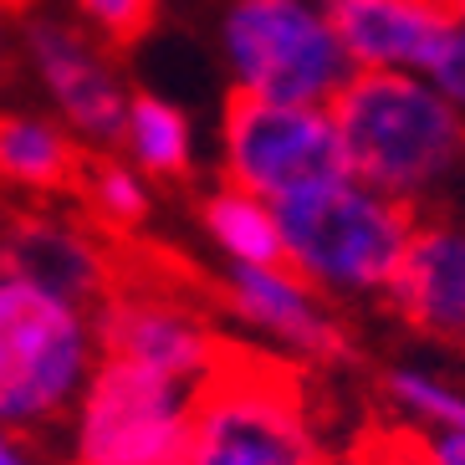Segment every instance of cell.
Returning <instances> with one entry per match:
<instances>
[{
	"instance_id": "ffe728a7",
	"label": "cell",
	"mask_w": 465,
	"mask_h": 465,
	"mask_svg": "<svg viewBox=\"0 0 465 465\" xmlns=\"http://www.w3.org/2000/svg\"><path fill=\"white\" fill-rule=\"evenodd\" d=\"M424 460L430 465H465V430H435V435H424Z\"/></svg>"
},
{
	"instance_id": "cb8c5ba5",
	"label": "cell",
	"mask_w": 465,
	"mask_h": 465,
	"mask_svg": "<svg viewBox=\"0 0 465 465\" xmlns=\"http://www.w3.org/2000/svg\"><path fill=\"white\" fill-rule=\"evenodd\" d=\"M0 465H21V455H15L11 445H5V440H0Z\"/></svg>"
},
{
	"instance_id": "5b68a950",
	"label": "cell",
	"mask_w": 465,
	"mask_h": 465,
	"mask_svg": "<svg viewBox=\"0 0 465 465\" xmlns=\"http://www.w3.org/2000/svg\"><path fill=\"white\" fill-rule=\"evenodd\" d=\"M225 169L235 190H246L261 205H282L348 179V159L328 108L266 103L241 87H231L225 97Z\"/></svg>"
},
{
	"instance_id": "7c38bea8",
	"label": "cell",
	"mask_w": 465,
	"mask_h": 465,
	"mask_svg": "<svg viewBox=\"0 0 465 465\" xmlns=\"http://www.w3.org/2000/svg\"><path fill=\"white\" fill-rule=\"evenodd\" d=\"M87 159L93 153H83L62 128L0 113V174L15 179V184L77 194L83 190V174H87Z\"/></svg>"
},
{
	"instance_id": "5bb4252c",
	"label": "cell",
	"mask_w": 465,
	"mask_h": 465,
	"mask_svg": "<svg viewBox=\"0 0 465 465\" xmlns=\"http://www.w3.org/2000/svg\"><path fill=\"white\" fill-rule=\"evenodd\" d=\"M124 138H128V149H134V159L149 169V174H159V179L190 174V124H184L179 108H169L164 97L138 93L134 103H128Z\"/></svg>"
},
{
	"instance_id": "603a6c76",
	"label": "cell",
	"mask_w": 465,
	"mask_h": 465,
	"mask_svg": "<svg viewBox=\"0 0 465 465\" xmlns=\"http://www.w3.org/2000/svg\"><path fill=\"white\" fill-rule=\"evenodd\" d=\"M31 5H36V0H0V11H5V15H15V11L31 15Z\"/></svg>"
},
{
	"instance_id": "6da1fadb",
	"label": "cell",
	"mask_w": 465,
	"mask_h": 465,
	"mask_svg": "<svg viewBox=\"0 0 465 465\" xmlns=\"http://www.w3.org/2000/svg\"><path fill=\"white\" fill-rule=\"evenodd\" d=\"M348 179L414 205L465 169V113L404 72H353L328 103Z\"/></svg>"
},
{
	"instance_id": "44dd1931",
	"label": "cell",
	"mask_w": 465,
	"mask_h": 465,
	"mask_svg": "<svg viewBox=\"0 0 465 465\" xmlns=\"http://www.w3.org/2000/svg\"><path fill=\"white\" fill-rule=\"evenodd\" d=\"M404 5H420V11L440 15L445 26H460L465 21V0H404Z\"/></svg>"
},
{
	"instance_id": "4fadbf2b",
	"label": "cell",
	"mask_w": 465,
	"mask_h": 465,
	"mask_svg": "<svg viewBox=\"0 0 465 465\" xmlns=\"http://www.w3.org/2000/svg\"><path fill=\"white\" fill-rule=\"evenodd\" d=\"M200 220H205L210 241H215L235 266H287V241H282V225H276L272 205L251 200L246 190H225L205 194L200 200Z\"/></svg>"
},
{
	"instance_id": "52a82bcc",
	"label": "cell",
	"mask_w": 465,
	"mask_h": 465,
	"mask_svg": "<svg viewBox=\"0 0 465 465\" xmlns=\"http://www.w3.org/2000/svg\"><path fill=\"white\" fill-rule=\"evenodd\" d=\"M26 56L36 77L46 83V93L56 97V108L93 138H124L128 124V97L113 77V67L103 62L93 42L67 21L52 15H26Z\"/></svg>"
},
{
	"instance_id": "d4e9b609",
	"label": "cell",
	"mask_w": 465,
	"mask_h": 465,
	"mask_svg": "<svg viewBox=\"0 0 465 465\" xmlns=\"http://www.w3.org/2000/svg\"><path fill=\"white\" fill-rule=\"evenodd\" d=\"M460 26H465V21H460Z\"/></svg>"
},
{
	"instance_id": "ba28073f",
	"label": "cell",
	"mask_w": 465,
	"mask_h": 465,
	"mask_svg": "<svg viewBox=\"0 0 465 465\" xmlns=\"http://www.w3.org/2000/svg\"><path fill=\"white\" fill-rule=\"evenodd\" d=\"M220 297L241 322L272 332L276 342H287L292 353L317 358V363H338V358H353V342L348 332L322 312L317 292L302 282L292 266H235L225 282H220Z\"/></svg>"
},
{
	"instance_id": "7a4b0ae2",
	"label": "cell",
	"mask_w": 465,
	"mask_h": 465,
	"mask_svg": "<svg viewBox=\"0 0 465 465\" xmlns=\"http://www.w3.org/2000/svg\"><path fill=\"white\" fill-rule=\"evenodd\" d=\"M272 215L287 241V266L312 292H389L420 225L414 205L383 200L353 179L282 200L272 205Z\"/></svg>"
},
{
	"instance_id": "2e32d148",
	"label": "cell",
	"mask_w": 465,
	"mask_h": 465,
	"mask_svg": "<svg viewBox=\"0 0 465 465\" xmlns=\"http://www.w3.org/2000/svg\"><path fill=\"white\" fill-rule=\"evenodd\" d=\"M383 389H389V399H394L399 410H410L414 420L435 424V430H465V394L450 389L445 379H435V373L394 369L383 379Z\"/></svg>"
},
{
	"instance_id": "7402d4cb",
	"label": "cell",
	"mask_w": 465,
	"mask_h": 465,
	"mask_svg": "<svg viewBox=\"0 0 465 465\" xmlns=\"http://www.w3.org/2000/svg\"><path fill=\"white\" fill-rule=\"evenodd\" d=\"M5 67H11V52H5V11H0V83H5Z\"/></svg>"
},
{
	"instance_id": "e0dca14e",
	"label": "cell",
	"mask_w": 465,
	"mask_h": 465,
	"mask_svg": "<svg viewBox=\"0 0 465 465\" xmlns=\"http://www.w3.org/2000/svg\"><path fill=\"white\" fill-rule=\"evenodd\" d=\"M77 5L113 46L143 42L153 31V21H159V0H77Z\"/></svg>"
},
{
	"instance_id": "ac0fdd59",
	"label": "cell",
	"mask_w": 465,
	"mask_h": 465,
	"mask_svg": "<svg viewBox=\"0 0 465 465\" xmlns=\"http://www.w3.org/2000/svg\"><path fill=\"white\" fill-rule=\"evenodd\" d=\"M342 465H430V460H424V435L389 424V430H369V435L348 450Z\"/></svg>"
},
{
	"instance_id": "30bf717a",
	"label": "cell",
	"mask_w": 465,
	"mask_h": 465,
	"mask_svg": "<svg viewBox=\"0 0 465 465\" xmlns=\"http://www.w3.org/2000/svg\"><path fill=\"white\" fill-rule=\"evenodd\" d=\"M389 302L424 338L465 342V225H414Z\"/></svg>"
},
{
	"instance_id": "d6986e66",
	"label": "cell",
	"mask_w": 465,
	"mask_h": 465,
	"mask_svg": "<svg viewBox=\"0 0 465 465\" xmlns=\"http://www.w3.org/2000/svg\"><path fill=\"white\" fill-rule=\"evenodd\" d=\"M430 77H435V93L450 97L455 108L465 113V26L450 31V42H445V52H440V62L430 67Z\"/></svg>"
},
{
	"instance_id": "9c48e42d",
	"label": "cell",
	"mask_w": 465,
	"mask_h": 465,
	"mask_svg": "<svg viewBox=\"0 0 465 465\" xmlns=\"http://www.w3.org/2000/svg\"><path fill=\"white\" fill-rule=\"evenodd\" d=\"M322 15L353 72H430L455 31L404 0H322Z\"/></svg>"
},
{
	"instance_id": "9a60e30c",
	"label": "cell",
	"mask_w": 465,
	"mask_h": 465,
	"mask_svg": "<svg viewBox=\"0 0 465 465\" xmlns=\"http://www.w3.org/2000/svg\"><path fill=\"white\" fill-rule=\"evenodd\" d=\"M87 210L97 215V225L108 235H128L138 220L149 215V194L138 184V174H128L124 164L113 159H87V174H83V190Z\"/></svg>"
},
{
	"instance_id": "8992f818",
	"label": "cell",
	"mask_w": 465,
	"mask_h": 465,
	"mask_svg": "<svg viewBox=\"0 0 465 465\" xmlns=\"http://www.w3.org/2000/svg\"><path fill=\"white\" fill-rule=\"evenodd\" d=\"M190 435L194 383L108 358L83 399L77 465H184Z\"/></svg>"
},
{
	"instance_id": "277c9868",
	"label": "cell",
	"mask_w": 465,
	"mask_h": 465,
	"mask_svg": "<svg viewBox=\"0 0 465 465\" xmlns=\"http://www.w3.org/2000/svg\"><path fill=\"white\" fill-rule=\"evenodd\" d=\"M83 369V312L15 276H0V420L15 430L62 420Z\"/></svg>"
},
{
	"instance_id": "3957f363",
	"label": "cell",
	"mask_w": 465,
	"mask_h": 465,
	"mask_svg": "<svg viewBox=\"0 0 465 465\" xmlns=\"http://www.w3.org/2000/svg\"><path fill=\"white\" fill-rule=\"evenodd\" d=\"M225 52L241 93L292 108H328L353 77L328 15L307 0H235L225 15Z\"/></svg>"
},
{
	"instance_id": "8fae6325",
	"label": "cell",
	"mask_w": 465,
	"mask_h": 465,
	"mask_svg": "<svg viewBox=\"0 0 465 465\" xmlns=\"http://www.w3.org/2000/svg\"><path fill=\"white\" fill-rule=\"evenodd\" d=\"M0 261L11 266L15 282L46 292V297L67 302L72 312L97 307L103 287H108V272H103V251L87 241V235H72L52 220L36 215H15L5 220V246Z\"/></svg>"
}]
</instances>
